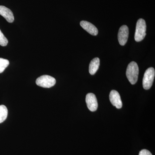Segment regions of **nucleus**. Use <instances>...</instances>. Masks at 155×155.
<instances>
[{"instance_id":"obj_1","label":"nucleus","mask_w":155,"mask_h":155,"mask_svg":"<svg viewBox=\"0 0 155 155\" xmlns=\"http://www.w3.org/2000/svg\"><path fill=\"white\" fill-rule=\"evenodd\" d=\"M126 76L129 82L132 84H134L137 82L139 74L138 65L134 61L128 64L126 70Z\"/></svg>"},{"instance_id":"obj_2","label":"nucleus","mask_w":155,"mask_h":155,"mask_svg":"<svg viewBox=\"0 0 155 155\" xmlns=\"http://www.w3.org/2000/svg\"><path fill=\"white\" fill-rule=\"evenodd\" d=\"M147 25L145 21L143 19H139L136 27L134 39L136 41H141L146 35Z\"/></svg>"},{"instance_id":"obj_3","label":"nucleus","mask_w":155,"mask_h":155,"mask_svg":"<svg viewBox=\"0 0 155 155\" xmlns=\"http://www.w3.org/2000/svg\"><path fill=\"white\" fill-rule=\"evenodd\" d=\"M155 75V69L153 68L150 67L147 69L143 79V86L144 89H149L152 86Z\"/></svg>"},{"instance_id":"obj_4","label":"nucleus","mask_w":155,"mask_h":155,"mask_svg":"<svg viewBox=\"0 0 155 155\" xmlns=\"http://www.w3.org/2000/svg\"><path fill=\"white\" fill-rule=\"evenodd\" d=\"M56 79L48 75H43L38 78L36 81L37 85L45 88H50L55 84Z\"/></svg>"},{"instance_id":"obj_5","label":"nucleus","mask_w":155,"mask_h":155,"mask_svg":"<svg viewBox=\"0 0 155 155\" xmlns=\"http://www.w3.org/2000/svg\"><path fill=\"white\" fill-rule=\"evenodd\" d=\"M129 35V29L126 25H123L119 28L118 32V40L120 45H125L127 43Z\"/></svg>"},{"instance_id":"obj_6","label":"nucleus","mask_w":155,"mask_h":155,"mask_svg":"<svg viewBox=\"0 0 155 155\" xmlns=\"http://www.w3.org/2000/svg\"><path fill=\"white\" fill-rule=\"evenodd\" d=\"M86 102L87 108L91 112L96 111L98 107L97 101L96 96L93 93H88L86 97Z\"/></svg>"},{"instance_id":"obj_7","label":"nucleus","mask_w":155,"mask_h":155,"mask_svg":"<svg viewBox=\"0 0 155 155\" xmlns=\"http://www.w3.org/2000/svg\"><path fill=\"white\" fill-rule=\"evenodd\" d=\"M110 100L111 104L117 109H121L122 107V100L118 91L115 90L111 91L110 94Z\"/></svg>"},{"instance_id":"obj_8","label":"nucleus","mask_w":155,"mask_h":155,"mask_svg":"<svg viewBox=\"0 0 155 155\" xmlns=\"http://www.w3.org/2000/svg\"><path fill=\"white\" fill-rule=\"evenodd\" d=\"M0 15L6 19L8 22H14V18L13 12L10 9L4 6H0Z\"/></svg>"},{"instance_id":"obj_9","label":"nucleus","mask_w":155,"mask_h":155,"mask_svg":"<svg viewBox=\"0 0 155 155\" xmlns=\"http://www.w3.org/2000/svg\"><path fill=\"white\" fill-rule=\"evenodd\" d=\"M81 26L84 30L92 35H97L98 33L97 28L91 22L86 21H82L80 22Z\"/></svg>"},{"instance_id":"obj_10","label":"nucleus","mask_w":155,"mask_h":155,"mask_svg":"<svg viewBox=\"0 0 155 155\" xmlns=\"http://www.w3.org/2000/svg\"><path fill=\"white\" fill-rule=\"evenodd\" d=\"M99 58H94L91 62L89 67V72L91 75H94L97 71L100 66Z\"/></svg>"},{"instance_id":"obj_11","label":"nucleus","mask_w":155,"mask_h":155,"mask_svg":"<svg viewBox=\"0 0 155 155\" xmlns=\"http://www.w3.org/2000/svg\"><path fill=\"white\" fill-rule=\"evenodd\" d=\"M8 115L7 108L5 105L0 106V123H2L7 119Z\"/></svg>"},{"instance_id":"obj_12","label":"nucleus","mask_w":155,"mask_h":155,"mask_svg":"<svg viewBox=\"0 0 155 155\" xmlns=\"http://www.w3.org/2000/svg\"><path fill=\"white\" fill-rule=\"evenodd\" d=\"M9 65V61L4 58H0V73L4 72Z\"/></svg>"},{"instance_id":"obj_13","label":"nucleus","mask_w":155,"mask_h":155,"mask_svg":"<svg viewBox=\"0 0 155 155\" xmlns=\"http://www.w3.org/2000/svg\"><path fill=\"white\" fill-rule=\"evenodd\" d=\"M8 40L0 30V45L2 46H5L8 45Z\"/></svg>"},{"instance_id":"obj_14","label":"nucleus","mask_w":155,"mask_h":155,"mask_svg":"<svg viewBox=\"0 0 155 155\" xmlns=\"http://www.w3.org/2000/svg\"><path fill=\"white\" fill-rule=\"evenodd\" d=\"M139 155H153L149 151L146 149L141 150L140 152Z\"/></svg>"}]
</instances>
